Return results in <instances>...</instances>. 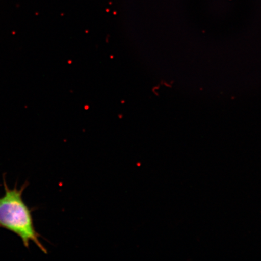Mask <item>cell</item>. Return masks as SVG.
Instances as JSON below:
<instances>
[{
  "label": "cell",
  "instance_id": "cell-1",
  "mask_svg": "<svg viewBox=\"0 0 261 261\" xmlns=\"http://www.w3.org/2000/svg\"><path fill=\"white\" fill-rule=\"evenodd\" d=\"M5 194L0 197V228L12 231L21 238L24 246L29 249L31 241L35 243L42 252L47 253L46 249L40 240L34 224L31 210L22 199V194L29 184L25 182L20 189L15 185L9 189L3 175Z\"/></svg>",
  "mask_w": 261,
  "mask_h": 261
}]
</instances>
